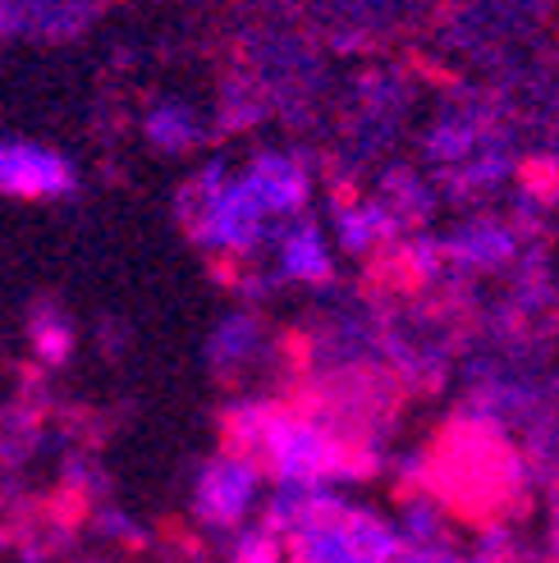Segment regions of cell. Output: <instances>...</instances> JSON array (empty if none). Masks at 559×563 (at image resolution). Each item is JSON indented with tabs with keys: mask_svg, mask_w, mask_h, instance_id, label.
<instances>
[{
	"mask_svg": "<svg viewBox=\"0 0 559 563\" xmlns=\"http://www.w3.org/2000/svg\"><path fill=\"white\" fill-rule=\"evenodd\" d=\"M230 449H243L262 463L275 486L321 490L340 486L349 472V444L321 417L289 412L275 404H243L230 412Z\"/></svg>",
	"mask_w": 559,
	"mask_h": 563,
	"instance_id": "6da1fadb",
	"label": "cell"
},
{
	"mask_svg": "<svg viewBox=\"0 0 559 563\" xmlns=\"http://www.w3.org/2000/svg\"><path fill=\"white\" fill-rule=\"evenodd\" d=\"M285 563H395V554L404 550L395 518L344 499L340 486L313 495L303 522L285 537Z\"/></svg>",
	"mask_w": 559,
	"mask_h": 563,
	"instance_id": "7a4b0ae2",
	"label": "cell"
},
{
	"mask_svg": "<svg viewBox=\"0 0 559 563\" xmlns=\"http://www.w3.org/2000/svg\"><path fill=\"white\" fill-rule=\"evenodd\" d=\"M262 499H266V472L243 449L216 454L193 482V514H198L207 531H220V537L253 522L262 514Z\"/></svg>",
	"mask_w": 559,
	"mask_h": 563,
	"instance_id": "3957f363",
	"label": "cell"
},
{
	"mask_svg": "<svg viewBox=\"0 0 559 563\" xmlns=\"http://www.w3.org/2000/svg\"><path fill=\"white\" fill-rule=\"evenodd\" d=\"M198 220L193 230L207 247L220 252H248L257 247V239L266 234V207L257 202V192L248 188V179H226V170H207L198 179Z\"/></svg>",
	"mask_w": 559,
	"mask_h": 563,
	"instance_id": "277c9868",
	"label": "cell"
},
{
	"mask_svg": "<svg viewBox=\"0 0 559 563\" xmlns=\"http://www.w3.org/2000/svg\"><path fill=\"white\" fill-rule=\"evenodd\" d=\"M248 188L257 192V202L266 207V216H298L307 192H313V179H307V165H298L285 152H262L253 165L243 170Z\"/></svg>",
	"mask_w": 559,
	"mask_h": 563,
	"instance_id": "5b68a950",
	"label": "cell"
},
{
	"mask_svg": "<svg viewBox=\"0 0 559 563\" xmlns=\"http://www.w3.org/2000/svg\"><path fill=\"white\" fill-rule=\"evenodd\" d=\"M335 271V252L330 239L317 230L313 220H294L285 234H280V275L298 279V285H317Z\"/></svg>",
	"mask_w": 559,
	"mask_h": 563,
	"instance_id": "8992f818",
	"label": "cell"
},
{
	"mask_svg": "<svg viewBox=\"0 0 559 563\" xmlns=\"http://www.w3.org/2000/svg\"><path fill=\"white\" fill-rule=\"evenodd\" d=\"M450 257L463 266H500L514 257V234L505 224H468L463 234H454Z\"/></svg>",
	"mask_w": 559,
	"mask_h": 563,
	"instance_id": "52a82bcc",
	"label": "cell"
},
{
	"mask_svg": "<svg viewBox=\"0 0 559 563\" xmlns=\"http://www.w3.org/2000/svg\"><path fill=\"white\" fill-rule=\"evenodd\" d=\"M395 531H399L404 545H440L445 541V509L431 495H413L395 518Z\"/></svg>",
	"mask_w": 559,
	"mask_h": 563,
	"instance_id": "ba28073f",
	"label": "cell"
},
{
	"mask_svg": "<svg viewBox=\"0 0 559 563\" xmlns=\"http://www.w3.org/2000/svg\"><path fill=\"white\" fill-rule=\"evenodd\" d=\"M285 559H289L285 537L271 531L262 518L230 531V563H285Z\"/></svg>",
	"mask_w": 559,
	"mask_h": 563,
	"instance_id": "9c48e42d",
	"label": "cell"
},
{
	"mask_svg": "<svg viewBox=\"0 0 559 563\" xmlns=\"http://www.w3.org/2000/svg\"><path fill=\"white\" fill-rule=\"evenodd\" d=\"M385 234H390V220H385L381 207H349V211H340V239H344V247L372 252Z\"/></svg>",
	"mask_w": 559,
	"mask_h": 563,
	"instance_id": "30bf717a",
	"label": "cell"
},
{
	"mask_svg": "<svg viewBox=\"0 0 559 563\" xmlns=\"http://www.w3.org/2000/svg\"><path fill=\"white\" fill-rule=\"evenodd\" d=\"M395 563H500L491 550H478V554H463L454 550L450 541H440V545H404L395 554Z\"/></svg>",
	"mask_w": 559,
	"mask_h": 563,
	"instance_id": "8fae6325",
	"label": "cell"
},
{
	"mask_svg": "<svg viewBox=\"0 0 559 563\" xmlns=\"http://www.w3.org/2000/svg\"><path fill=\"white\" fill-rule=\"evenodd\" d=\"M253 340H257L253 321H230L226 330H220V340H216V357L220 362H243L248 349H253Z\"/></svg>",
	"mask_w": 559,
	"mask_h": 563,
	"instance_id": "7c38bea8",
	"label": "cell"
},
{
	"mask_svg": "<svg viewBox=\"0 0 559 563\" xmlns=\"http://www.w3.org/2000/svg\"><path fill=\"white\" fill-rule=\"evenodd\" d=\"M23 563H46V559H42V554H28V559H23Z\"/></svg>",
	"mask_w": 559,
	"mask_h": 563,
	"instance_id": "4fadbf2b",
	"label": "cell"
}]
</instances>
